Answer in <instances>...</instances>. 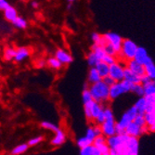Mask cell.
<instances>
[{
  "label": "cell",
  "instance_id": "6da1fadb",
  "mask_svg": "<svg viewBox=\"0 0 155 155\" xmlns=\"http://www.w3.org/2000/svg\"><path fill=\"white\" fill-rule=\"evenodd\" d=\"M89 91L91 93L93 101L101 104L107 103L110 101V87L101 80L89 84Z\"/></svg>",
  "mask_w": 155,
  "mask_h": 155
},
{
  "label": "cell",
  "instance_id": "7a4b0ae2",
  "mask_svg": "<svg viewBox=\"0 0 155 155\" xmlns=\"http://www.w3.org/2000/svg\"><path fill=\"white\" fill-rule=\"evenodd\" d=\"M129 136L125 133L115 134L111 137H107V144L110 150H115L119 155H124V152L127 146Z\"/></svg>",
  "mask_w": 155,
  "mask_h": 155
},
{
  "label": "cell",
  "instance_id": "3957f363",
  "mask_svg": "<svg viewBox=\"0 0 155 155\" xmlns=\"http://www.w3.org/2000/svg\"><path fill=\"white\" fill-rule=\"evenodd\" d=\"M138 46L129 38H124L120 52L117 56L118 60L126 62L130 60H134Z\"/></svg>",
  "mask_w": 155,
  "mask_h": 155
},
{
  "label": "cell",
  "instance_id": "277c9868",
  "mask_svg": "<svg viewBox=\"0 0 155 155\" xmlns=\"http://www.w3.org/2000/svg\"><path fill=\"white\" fill-rule=\"evenodd\" d=\"M137 114V110L134 107V105L132 107H130L128 110H126L123 114L121 119L118 122H116V125H115L116 126V134L124 133L126 126H127L131 122L134 121Z\"/></svg>",
  "mask_w": 155,
  "mask_h": 155
},
{
  "label": "cell",
  "instance_id": "5b68a950",
  "mask_svg": "<svg viewBox=\"0 0 155 155\" xmlns=\"http://www.w3.org/2000/svg\"><path fill=\"white\" fill-rule=\"evenodd\" d=\"M133 84L125 80L116 82L110 87V101H114L120 96L131 92Z\"/></svg>",
  "mask_w": 155,
  "mask_h": 155
},
{
  "label": "cell",
  "instance_id": "8992f818",
  "mask_svg": "<svg viewBox=\"0 0 155 155\" xmlns=\"http://www.w3.org/2000/svg\"><path fill=\"white\" fill-rule=\"evenodd\" d=\"M124 68H125V62H124L122 61H117L114 64L110 65L109 75L111 76L116 82L122 81V80H124Z\"/></svg>",
  "mask_w": 155,
  "mask_h": 155
},
{
  "label": "cell",
  "instance_id": "52a82bcc",
  "mask_svg": "<svg viewBox=\"0 0 155 155\" xmlns=\"http://www.w3.org/2000/svg\"><path fill=\"white\" fill-rule=\"evenodd\" d=\"M103 36H104L107 43L110 44L112 48L115 49L117 54H119L124 38L120 35L114 33V32H107L103 35Z\"/></svg>",
  "mask_w": 155,
  "mask_h": 155
},
{
  "label": "cell",
  "instance_id": "ba28073f",
  "mask_svg": "<svg viewBox=\"0 0 155 155\" xmlns=\"http://www.w3.org/2000/svg\"><path fill=\"white\" fill-rule=\"evenodd\" d=\"M116 121L114 117L111 118H107L101 124V130H102V135L105 136L106 137H111L116 134Z\"/></svg>",
  "mask_w": 155,
  "mask_h": 155
},
{
  "label": "cell",
  "instance_id": "9c48e42d",
  "mask_svg": "<svg viewBox=\"0 0 155 155\" xmlns=\"http://www.w3.org/2000/svg\"><path fill=\"white\" fill-rule=\"evenodd\" d=\"M124 133L126 135L130 136V137H139L140 136H142V135H144L146 133H149V132H148L147 125L144 126V127H141V126H139L136 123L131 122L127 126H126V128L124 130Z\"/></svg>",
  "mask_w": 155,
  "mask_h": 155
},
{
  "label": "cell",
  "instance_id": "30bf717a",
  "mask_svg": "<svg viewBox=\"0 0 155 155\" xmlns=\"http://www.w3.org/2000/svg\"><path fill=\"white\" fill-rule=\"evenodd\" d=\"M138 149H139L138 137L129 136L127 146H126L124 155H138Z\"/></svg>",
  "mask_w": 155,
  "mask_h": 155
},
{
  "label": "cell",
  "instance_id": "8fae6325",
  "mask_svg": "<svg viewBox=\"0 0 155 155\" xmlns=\"http://www.w3.org/2000/svg\"><path fill=\"white\" fill-rule=\"evenodd\" d=\"M55 57L62 63V65L71 64L74 61L73 56L70 54V52H68L67 50H65L63 48H58L57 50H56L55 51Z\"/></svg>",
  "mask_w": 155,
  "mask_h": 155
},
{
  "label": "cell",
  "instance_id": "7c38bea8",
  "mask_svg": "<svg viewBox=\"0 0 155 155\" xmlns=\"http://www.w3.org/2000/svg\"><path fill=\"white\" fill-rule=\"evenodd\" d=\"M125 67L128 68L131 72L134 74L139 75V76H143L145 74V67L143 64L137 62L135 60H130L128 61L125 62Z\"/></svg>",
  "mask_w": 155,
  "mask_h": 155
},
{
  "label": "cell",
  "instance_id": "4fadbf2b",
  "mask_svg": "<svg viewBox=\"0 0 155 155\" xmlns=\"http://www.w3.org/2000/svg\"><path fill=\"white\" fill-rule=\"evenodd\" d=\"M30 55H31V51L27 47H20L16 48V54L13 61H15L16 62H19V63L22 62L29 58Z\"/></svg>",
  "mask_w": 155,
  "mask_h": 155
},
{
  "label": "cell",
  "instance_id": "5bb4252c",
  "mask_svg": "<svg viewBox=\"0 0 155 155\" xmlns=\"http://www.w3.org/2000/svg\"><path fill=\"white\" fill-rule=\"evenodd\" d=\"M124 80L131 83L132 84H141V76H139L133 72H131L128 68H124Z\"/></svg>",
  "mask_w": 155,
  "mask_h": 155
},
{
  "label": "cell",
  "instance_id": "9a60e30c",
  "mask_svg": "<svg viewBox=\"0 0 155 155\" xmlns=\"http://www.w3.org/2000/svg\"><path fill=\"white\" fill-rule=\"evenodd\" d=\"M143 65L145 67V74L148 75L151 80H155V64L152 59L149 57Z\"/></svg>",
  "mask_w": 155,
  "mask_h": 155
},
{
  "label": "cell",
  "instance_id": "2e32d148",
  "mask_svg": "<svg viewBox=\"0 0 155 155\" xmlns=\"http://www.w3.org/2000/svg\"><path fill=\"white\" fill-rule=\"evenodd\" d=\"M149 57H150V56H149V54H148L146 48H143V47H139V46H138V48H137V52H136V55H135L134 60L137 61L139 62V63L144 64L145 61H147V59H148Z\"/></svg>",
  "mask_w": 155,
  "mask_h": 155
},
{
  "label": "cell",
  "instance_id": "e0dca14e",
  "mask_svg": "<svg viewBox=\"0 0 155 155\" xmlns=\"http://www.w3.org/2000/svg\"><path fill=\"white\" fill-rule=\"evenodd\" d=\"M66 141V135L60 128L57 132H55V137L51 139V144L54 146H61Z\"/></svg>",
  "mask_w": 155,
  "mask_h": 155
},
{
  "label": "cell",
  "instance_id": "ac0fdd59",
  "mask_svg": "<svg viewBox=\"0 0 155 155\" xmlns=\"http://www.w3.org/2000/svg\"><path fill=\"white\" fill-rule=\"evenodd\" d=\"M102 78L100 75V74L97 73V69L95 67H90L88 70V74H87V83L89 84L97 83V82H100L101 81Z\"/></svg>",
  "mask_w": 155,
  "mask_h": 155
},
{
  "label": "cell",
  "instance_id": "d6986e66",
  "mask_svg": "<svg viewBox=\"0 0 155 155\" xmlns=\"http://www.w3.org/2000/svg\"><path fill=\"white\" fill-rule=\"evenodd\" d=\"M19 15H18V11H17V9L14 8V7H12V6H8L5 10H4V17H5V19L8 21H9V22H12L14 20H15L17 17H18Z\"/></svg>",
  "mask_w": 155,
  "mask_h": 155
},
{
  "label": "cell",
  "instance_id": "ffe728a7",
  "mask_svg": "<svg viewBox=\"0 0 155 155\" xmlns=\"http://www.w3.org/2000/svg\"><path fill=\"white\" fill-rule=\"evenodd\" d=\"M95 68L97 69V73L100 74V75L101 76V78L103 79L104 77H106L107 75H109V72H110V65H108L107 63H105L103 61H101L97 63V65L95 66Z\"/></svg>",
  "mask_w": 155,
  "mask_h": 155
},
{
  "label": "cell",
  "instance_id": "44dd1931",
  "mask_svg": "<svg viewBox=\"0 0 155 155\" xmlns=\"http://www.w3.org/2000/svg\"><path fill=\"white\" fill-rule=\"evenodd\" d=\"M134 107L137 109V114H144L147 110V101L145 97H139L138 100L135 102Z\"/></svg>",
  "mask_w": 155,
  "mask_h": 155
},
{
  "label": "cell",
  "instance_id": "7402d4cb",
  "mask_svg": "<svg viewBox=\"0 0 155 155\" xmlns=\"http://www.w3.org/2000/svg\"><path fill=\"white\" fill-rule=\"evenodd\" d=\"M103 108H104V106L101 103L97 102L95 101H92V103H91V117H92V121H95V119L97 117V115L103 110Z\"/></svg>",
  "mask_w": 155,
  "mask_h": 155
},
{
  "label": "cell",
  "instance_id": "603a6c76",
  "mask_svg": "<svg viewBox=\"0 0 155 155\" xmlns=\"http://www.w3.org/2000/svg\"><path fill=\"white\" fill-rule=\"evenodd\" d=\"M47 64L48 65V67L50 68V69H53V70H61V68H62V63L55 57H50V58H48V61H47Z\"/></svg>",
  "mask_w": 155,
  "mask_h": 155
},
{
  "label": "cell",
  "instance_id": "cb8c5ba5",
  "mask_svg": "<svg viewBox=\"0 0 155 155\" xmlns=\"http://www.w3.org/2000/svg\"><path fill=\"white\" fill-rule=\"evenodd\" d=\"M90 50H92L95 53V55L97 56V58L100 61H102V59L104 58V56L106 55V53H105V51H104L102 47L98 46L97 44H94V43L92 44V46L90 48Z\"/></svg>",
  "mask_w": 155,
  "mask_h": 155
},
{
  "label": "cell",
  "instance_id": "d4e9b609",
  "mask_svg": "<svg viewBox=\"0 0 155 155\" xmlns=\"http://www.w3.org/2000/svg\"><path fill=\"white\" fill-rule=\"evenodd\" d=\"M15 54H16V48H14L12 47H8L5 48L4 50V59L7 61H10L14 60V57H15Z\"/></svg>",
  "mask_w": 155,
  "mask_h": 155
},
{
  "label": "cell",
  "instance_id": "484cf974",
  "mask_svg": "<svg viewBox=\"0 0 155 155\" xmlns=\"http://www.w3.org/2000/svg\"><path fill=\"white\" fill-rule=\"evenodd\" d=\"M40 125H41L42 128L49 130V131H52V132H57L60 129L59 125H57V124H54V123H51L49 121H43V122H41Z\"/></svg>",
  "mask_w": 155,
  "mask_h": 155
},
{
  "label": "cell",
  "instance_id": "4316f807",
  "mask_svg": "<svg viewBox=\"0 0 155 155\" xmlns=\"http://www.w3.org/2000/svg\"><path fill=\"white\" fill-rule=\"evenodd\" d=\"M11 23H12V25H13L14 27L18 28V29H25V28L28 26L27 21H26L24 18L21 17V16H18V17H17L15 20H14Z\"/></svg>",
  "mask_w": 155,
  "mask_h": 155
},
{
  "label": "cell",
  "instance_id": "83f0119b",
  "mask_svg": "<svg viewBox=\"0 0 155 155\" xmlns=\"http://www.w3.org/2000/svg\"><path fill=\"white\" fill-rule=\"evenodd\" d=\"M86 60H87V64H88L89 67H95L98 61H101L100 60H98V59L97 58V56L95 55V53H94L92 50H90V51L87 54V58H86Z\"/></svg>",
  "mask_w": 155,
  "mask_h": 155
},
{
  "label": "cell",
  "instance_id": "f1b7e54d",
  "mask_svg": "<svg viewBox=\"0 0 155 155\" xmlns=\"http://www.w3.org/2000/svg\"><path fill=\"white\" fill-rule=\"evenodd\" d=\"M143 87H144V96H151L155 94V83L154 81H150V83L143 84Z\"/></svg>",
  "mask_w": 155,
  "mask_h": 155
},
{
  "label": "cell",
  "instance_id": "f546056e",
  "mask_svg": "<svg viewBox=\"0 0 155 155\" xmlns=\"http://www.w3.org/2000/svg\"><path fill=\"white\" fill-rule=\"evenodd\" d=\"M28 148H29V145L28 143H22L20 144L18 146H16L12 150H11V154L12 155H21L22 153H24L25 151H27Z\"/></svg>",
  "mask_w": 155,
  "mask_h": 155
},
{
  "label": "cell",
  "instance_id": "4dcf8cb0",
  "mask_svg": "<svg viewBox=\"0 0 155 155\" xmlns=\"http://www.w3.org/2000/svg\"><path fill=\"white\" fill-rule=\"evenodd\" d=\"M131 92L135 93L138 97H144V87L142 84H135L132 86Z\"/></svg>",
  "mask_w": 155,
  "mask_h": 155
},
{
  "label": "cell",
  "instance_id": "1f68e13d",
  "mask_svg": "<svg viewBox=\"0 0 155 155\" xmlns=\"http://www.w3.org/2000/svg\"><path fill=\"white\" fill-rule=\"evenodd\" d=\"M87 137V139L88 140V141L93 144L94 142V140L95 138L97 137V135L95 133V130H94V127H93V125H89L87 129V132H86V136H84Z\"/></svg>",
  "mask_w": 155,
  "mask_h": 155
},
{
  "label": "cell",
  "instance_id": "d6a6232c",
  "mask_svg": "<svg viewBox=\"0 0 155 155\" xmlns=\"http://www.w3.org/2000/svg\"><path fill=\"white\" fill-rule=\"evenodd\" d=\"M144 116H145V119H146L147 125L155 124V110L149 111V112H145Z\"/></svg>",
  "mask_w": 155,
  "mask_h": 155
},
{
  "label": "cell",
  "instance_id": "836d02e7",
  "mask_svg": "<svg viewBox=\"0 0 155 155\" xmlns=\"http://www.w3.org/2000/svg\"><path fill=\"white\" fill-rule=\"evenodd\" d=\"M82 101H83V103H87V102H90L93 101L92 98V96H91V93L89 91L88 88H86V89H83V92H82Z\"/></svg>",
  "mask_w": 155,
  "mask_h": 155
},
{
  "label": "cell",
  "instance_id": "e575fe53",
  "mask_svg": "<svg viewBox=\"0 0 155 155\" xmlns=\"http://www.w3.org/2000/svg\"><path fill=\"white\" fill-rule=\"evenodd\" d=\"M92 101L84 104V116H86V118H87L88 121H92V117H91V103H92Z\"/></svg>",
  "mask_w": 155,
  "mask_h": 155
},
{
  "label": "cell",
  "instance_id": "d590c367",
  "mask_svg": "<svg viewBox=\"0 0 155 155\" xmlns=\"http://www.w3.org/2000/svg\"><path fill=\"white\" fill-rule=\"evenodd\" d=\"M133 122L136 123L137 124H138L139 126H141V127H144V126L147 125V124H146V119H145L144 114H137V116L135 117V119H134Z\"/></svg>",
  "mask_w": 155,
  "mask_h": 155
},
{
  "label": "cell",
  "instance_id": "8d00e7d4",
  "mask_svg": "<svg viewBox=\"0 0 155 155\" xmlns=\"http://www.w3.org/2000/svg\"><path fill=\"white\" fill-rule=\"evenodd\" d=\"M102 48H103V49H104V51H105V53H106L107 55L115 56V57H117V56H118V54H117V52L115 51V49H114V48H112L110 44H108L107 42H106L105 46L102 47Z\"/></svg>",
  "mask_w": 155,
  "mask_h": 155
},
{
  "label": "cell",
  "instance_id": "74e56055",
  "mask_svg": "<svg viewBox=\"0 0 155 155\" xmlns=\"http://www.w3.org/2000/svg\"><path fill=\"white\" fill-rule=\"evenodd\" d=\"M76 144L77 146L81 149V148H84V147H86V146H88V145H92L88 140L87 139L86 137H79L77 140H76Z\"/></svg>",
  "mask_w": 155,
  "mask_h": 155
},
{
  "label": "cell",
  "instance_id": "f35d334b",
  "mask_svg": "<svg viewBox=\"0 0 155 155\" xmlns=\"http://www.w3.org/2000/svg\"><path fill=\"white\" fill-rule=\"evenodd\" d=\"M102 61L107 63L108 65H111V64H114V62H116L118 61V58L115 57V56H111V55H105L104 56V58L102 59Z\"/></svg>",
  "mask_w": 155,
  "mask_h": 155
},
{
  "label": "cell",
  "instance_id": "ab89813d",
  "mask_svg": "<svg viewBox=\"0 0 155 155\" xmlns=\"http://www.w3.org/2000/svg\"><path fill=\"white\" fill-rule=\"evenodd\" d=\"M107 142V137L103 135H100V136H97L95 140H94V142H93V145L95 146H98V145H101V144H104Z\"/></svg>",
  "mask_w": 155,
  "mask_h": 155
},
{
  "label": "cell",
  "instance_id": "60d3db41",
  "mask_svg": "<svg viewBox=\"0 0 155 155\" xmlns=\"http://www.w3.org/2000/svg\"><path fill=\"white\" fill-rule=\"evenodd\" d=\"M92 151H93V144L86 146L84 148H81L80 149V155H93Z\"/></svg>",
  "mask_w": 155,
  "mask_h": 155
},
{
  "label": "cell",
  "instance_id": "b9f144b4",
  "mask_svg": "<svg viewBox=\"0 0 155 155\" xmlns=\"http://www.w3.org/2000/svg\"><path fill=\"white\" fill-rule=\"evenodd\" d=\"M42 140H43V137H42V136L33 137V138H31L29 140V141H28V145H29V146H35V145L39 144L40 142H42Z\"/></svg>",
  "mask_w": 155,
  "mask_h": 155
},
{
  "label": "cell",
  "instance_id": "7bdbcfd3",
  "mask_svg": "<svg viewBox=\"0 0 155 155\" xmlns=\"http://www.w3.org/2000/svg\"><path fill=\"white\" fill-rule=\"evenodd\" d=\"M90 38H91V41L93 42L94 44H98V42H100L102 38V35L98 34L97 32H94L91 34L90 35Z\"/></svg>",
  "mask_w": 155,
  "mask_h": 155
},
{
  "label": "cell",
  "instance_id": "ee69618b",
  "mask_svg": "<svg viewBox=\"0 0 155 155\" xmlns=\"http://www.w3.org/2000/svg\"><path fill=\"white\" fill-rule=\"evenodd\" d=\"M106 120V117H105V114H104V108H103V110L101 112L100 114L97 115V117L95 119V124H101L104 121Z\"/></svg>",
  "mask_w": 155,
  "mask_h": 155
},
{
  "label": "cell",
  "instance_id": "f6af8a7d",
  "mask_svg": "<svg viewBox=\"0 0 155 155\" xmlns=\"http://www.w3.org/2000/svg\"><path fill=\"white\" fill-rule=\"evenodd\" d=\"M102 81L107 84V86H109V87L112 86V84L116 83V81H115L114 78H112L111 76H110V75H107L106 77H104V78L102 79Z\"/></svg>",
  "mask_w": 155,
  "mask_h": 155
},
{
  "label": "cell",
  "instance_id": "bcb514c9",
  "mask_svg": "<svg viewBox=\"0 0 155 155\" xmlns=\"http://www.w3.org/2000/svg\"><path fill=\"white\" fill-rule=\"evenodd\" d=\"M104 114H105V117L106 119L107 118H111V117H114V111H112L111 108L107 106V107H104Z\"/></svg>",
  "mask_w": 155,
  "mask_h": 155
},
{
  "label": "cell",
  "instance_id": "7dc6e473",
  "mask_svg": "<svg viewBox=\"0 0 155 155\" xmlns=\"http://www.w3.org/2000/svg\"><path fill=\"white\" fill-rule=\"evenodd\" d=\"M46 65H47V61H45L43 59H39L35 61V67L37 69H43V68H45Z\"/></svg>",
  "mask_w": 155,
  "mask_h": 155
},
{
  "label": "cell",
  "instance_id": "c3c4849f",
  "mask_svg": "<svg viewBox=\"0 0 155 155\" xmlns=\"http://www.w3.org/2000/svg\"><path fill=\"white\" fill-rule=\"evenodd\" d=\"M8 6L9 3L8 0H0V11H4Z\"/></svg>",
  "mask_w": 155,
  "mask_h": 155
},
{
  "label": "cell",
  "instance_id": "681fc988",
  "mask_svg": "<svg viewBox=\"0 0 155 155\" xmlns=\"http://www.w3.org/2000/svg\"><path fill=\"white\" fill-rule=\"evenodd\" d=\"M150 81H152V80H151L148 75L144 74L143 76H141V84H146L150 83Z\"/></svg>",
  "mask_w": 155,
  "mask_h": 155
},
{
  "label": "cell",
  "instance_id": "f907efd6",
  "mask_svg": "<svg viewBox=\"0 0 155 155\" xmlns=\"http://www.w3.org/2000/svg\"><path fill=\"white\" fill-rule=\"evenodd\" d=\"M31 7H32V8H34V9H37V8H39L40 4H39L38 1H36V0H33V1L31 2Z\"/></svg>",
  "mask_w": 155,
  "mask_h": 155
},
{
  "label": "cell",
  "instance_id": "816d5d0a",
  "mask_svg": "<svg viewBox=\"0 0 155 155\" xmlns=\"http://www.w3.org/2000/svg\"><path fill=\"white\" fill-rule=\"evenodd\" d=\"M147 127H148V132L149 133H155V124L147 125Z\"/></svg>",
  "mask_w": 155,
  "mask_h": 155
},
{
  "label": "cell",
  "instance_id": "f5cc1de1",
  "mask_svg": "<svg viewBox=\"0 0 155 155\" xmlns=\"http://www.w3.org/2000/svg\"><path fill=\"white\" fill-rule=\"evenodd\" d=\"M73 6H74V4L68 3V4H67V10H71V9H72V8H73Z\"/></svg>",
  "mask_w": 155,
  "mask_h": 155
},
{
  "label": "cell",
  "instance_id": "db71d44e",
  "mask_svg": "<svg viewBox=\"0 0 155 155\" xmlns=\"http://www.w3.org/2000/svg\"><path fill=\"white\" fill-rule=\"evenodd\" d=\"M76 0H67V3H71V4H74V2Z\"/></svg>",
  "mask_w": 155,
  "mask_h": 155
},
{
  "label": "cell",
  "instance_id": "11a10c76",
  "mask_svg": "<svg viewBox=\"0 0 155 155\" xmlns=\"http://www.w3.org/2000/svg\"><path fill=\"white\" fill-rule=\"evenodd\" d=\"M153 81H154V83H155V80H153Z\"/></svg>",
  "mask_w": 155,
  "mask_h": 155
},
{
  "label": "cell",
  "instance_id": "9f6ffc18",
  "mask_svg": "<svg viewBox=\"0 0 155 155\" xmlns=\"http://www.w3.org/2000/svg\"><path fill=\"white\" fill-rule=\"evenodd\" d=\"M154 97H155V94H154Z\"/></svg>",
  "mask_w": 155,
  "mask_h": 155
}]
</instances>
